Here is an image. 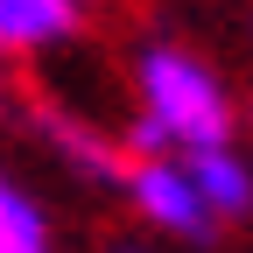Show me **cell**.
Instances as JSON below:
<instances>
[{
	"label": "cell",
	"mask_w": 253,
	"mask_h": 253,
	"mask_svg": "<svg viewBox=\"0 0 253 253\" xmlns=\"http://www.w3.org/2000/svg\"><path fill=\"white\" fill-rule=\"evenodd\" d=\"M134 120L120 155H197L239 141V91L225 71L176 36H148L134 49Z\"/></svg>",
	"instance_id": "cell-1"
},
{
	"label": "cell",
	"mask_w": 253,
	"mask_h": 253,
	"mask_svg": "<svg viewBox=\"0 0 253 253\" xmlns=\"http://www.w3.org/2000/svg\"><path fill=\"white\" fill-rule=\"evenodd\" d=\"M120 190H126V204H134V218L148 232L183 239V246H211L218 239L197 183H190V169H183V155H126Z\"/></svg>",
	"instance_id": "cell-2"
},
{
	"label": "cell",
	"mask_w": 253,
	"mask_h": 253,
	"mask_svg": "<svg viewBox=\"0 0 253 253\" xmlns=\"http://www.w3.org/2000/svg\"><path fill=\"white\" fill-rule=\"evenodd\" d=\"M91 21V0H0V49L14 56H49L78 42Z\"/></svg>",
	"instance_id": "cell-3"
},
{
	"label": "cell",
	"mask_w": 253,
	"mask_h": 253,
	"mask_svg": "<svg viewBox=\"0 0 253 253\" xmlns=\"http://www.w3.org/2000/svg\"><path fill=\"white\" fill-rule=\"evenodd\" d=\"M190 183H197V197L211 211V225H246L253 218V155L232 141V148H197L183 155Z\"/></svg>",
	"instance_id": "cell-4"
},
{
	"label": "cell",
	"mask_w": 253,
	"mask_h": 253,
	"mask_svg": "<svg viewBox=\"0 0 253 253\" xmlns=\"http://www.w3.org/2000/svg\"><path fill=\"white\" fill-rule=\"evenodd\" d=\"M0 253H49V211L7 162H0Z\"/></svg>",
	"instance_id": "cell-5"
},
{
	"label": "cell",
	"mask_w": 253,
	"mask_h": 253,
	"mask_svg": "<svg viewBox=\"0 0 253 253\" xmlns=\"http://www.w3.org/2000/svg\"><path fill=\"white\" fill-rule=\"evenodd\" d=\"M49 134H56V148H63V162H71V169L120 183V169H126V155H120V148H106L99 134H84V126H71V120H49Z\"/></svg>",
	"instance_id": "cell-6"
},
{
	"label": "cell",
	"mask_w": 253,
	"mask_h": 253,
	"mask_svg": "<svg viewBox=\"0 0 253 253\" xmlns=\"http://www.w3.org/2000/svg\"><path fill=\"white\" fill-rule=\"evenodd\" d=\"M113 253H155V246H113Z\"/></svg>",
	"instance_id": "cell-7"
},
{
	"label": "cell",
	"mask_w": 253,
	"mask_h": 253,
	"mask_svg": "<svg viewBox=\"0 0 253 253\" xmlns=\"http://www.w3.org/2000/svg\"><path fill=\"white\" fill-rule=\"evenodd\" d=\"M246 113H253V91H246Z\"/></svg>",
	"instance_id": "cell-8"
},
{
	"label": "cell",
	"mask_w": 253,
	"mask_h": 253,
	"mask_svg": "<svg viewBox=\"0 0 253 253\" xmlns=\"http://www.w3.org/2000/svg\"><path fill=\"white\" fill-rule=\"evenodd\" d=\"M0 56H7V49H0Z\"/></svg>",
	"instance_id": "cell-9"
}]
</instances>
